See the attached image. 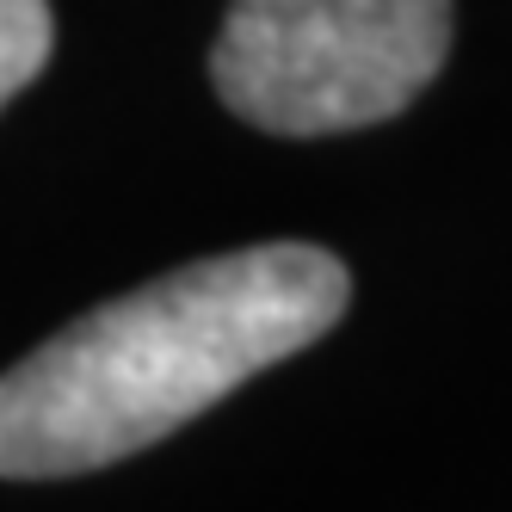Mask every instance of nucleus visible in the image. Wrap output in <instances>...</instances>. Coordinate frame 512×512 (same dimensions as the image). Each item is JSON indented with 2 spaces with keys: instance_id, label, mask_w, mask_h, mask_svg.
<instances>
[{
  "instance_id": "1",
  "label": "nucleus",
  "mask_w": 512,
  "mask_h": 512,
  "mask_svg": "<svg viewBox=\"0 0 512 512\" xmlns=\"http://www.w3.org/2000/svg\"><path fill=\"white\" fill-rule=\"evenodd\" d=\"M346 303V266L309 241L235 247L99 303L0 377V475L50 482L149 451L315 346Z\"/></svg>"
},
{
  "instance_id": "2",
  "label": "nucleus",
  "mask_w": 512,
  "mask_h": 512,
  "mask_svg": "<svg viewBox=\"0 0 512 512\" xmlns=\"http://www.w3.org/2000/svg\"><path fill=\"white\" fill-rule=\"evenodd\" d=\"M451 56V0H229L210 50L216 99L272 136L383 124Z\"/></svg>"
},
{
  "instance_id": "3",
  "label": "nucleus",
  "mask_w": 512,
  "mask_h": 512,
  "mask_svg": "<svg viewBox=\"0 0 512 512\" xmlns=\"http://www.w3.org/2000/svg\"><path fill=\"white\" fill-rule=\"evenodd\" d=\"M56 19L50 0H0V112L19 87L38 81V68L50 62Z\"/></svg>"
}]
</instances>
